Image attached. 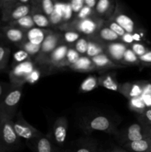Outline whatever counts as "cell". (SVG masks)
I'll return each instance as SVG.
<instances>
[{
  "label": "cell",
  "mask_w": 151,
  "mask_h": 152,
  "mask_svg": "<svg viewBox=\"0 0 151 152\" xmlns=\"http://www.w3.org/2000/svg\"><path fill=\"white\" fill-rule=\"evenodd\" d=\"M128 48V45L121 42L107 43L106 45L105 54L107 55L108 57L114 62L119 64V65H122L124 53Z\"/></svg>",
  "instance_id": "cell-15"
},
{
  "label": "cell",
  "mask_w": 151,
  "mask_h": 152,
  "mask_svg": "<svg viewBox=\"0 0 151 152\" xmlns=\"http://www.w3.org/2000/svg\"><path fill=\"white\" fill-rule=\"evenodd\" d=\"M105 25H106L107 27H108L111 31H113L115 34H116L120 38H121V37L126 33L125 31H124L119 25H118L116 22H114L113 20H112V19H108L107 21H105Z\"/></svg>",
  "instance_id": "cell-37"
},
{
  "label": "cell",
  "mask_w": 151,
  "mask_h": 152,
  "mask_svg": "<svg viewBox=\"0 0 151 152\" xmlns=\"http://www.w3.org/2000/svg\"><path fill=\"white\" fill-rule=\"evenodd\" d=\"M13 128L16 134L25 141L27 145L34 142L44 135L25 120L21 111H19L13 119Z\"/></svg>",
  "instance_id": "cell-5"
},
{
  "label": "cell",
  "mask_w": 151,
  "mask_h": 152,
  "mask_svg": "<svg viewBox=\"0 0 151 152\" xmlns=\"http://www.w3.org/2000/svg\"><path fill=\"white\" fill-rule=\"evenodd\" d=\"M96 14V12L94 11L93 9L90 8V7H87V6H84L82 7L81 10L77 13V16L76 19H86V18L91 17V16H95Z\"/></svg>",
  "instance_id": "cell-41"
},
{
  "label": "cell",
  "mask_w": 151,
  "mask_h": 152,
  "mask_svg": "<svg viewBox=\"0 0 151 152\" xmlns=\"http://www.w3.org/2000/svg\"><path fill=\"white\" fill-rule=\"evenodd\" d=\"M36 67L34 60L25 61V62L14 65L11 71L9 72L10 84L14 86H22L27 83L28 76Z\"/></svg>",
  "instance_id": "cell-7"
},
{
  "label": "cell",
  "mask_w": 151,
  "mask_h": 152,
  "mask_svg": "<svg viewBox=\"0 0 151 152\" xmlns=\"http://www.w3.org/2000/svg\"><path fill=\"white\" fill-rule=\"evenodd\" d=\"M84 6H87L91 9H94L97 4V1L96 0H84Z\"/></svg>",
  "instance_id": "cell-47"
},
{
  "label": "cell",
  "mask_w": 151,
  "mask_h": 152,
  "mask_svg": "<svg viewBox=\"0 0 151 152\" xmlns=\"http://www.w3.org/2000/svg\"><path fill=\"white\" fill-rule=\"evenodd\" d=\"M0 152H4V150H3V148H1V145H0Z\"/></svg>",
  "instance_id": "cell-49"
},
{
  "label": "cell",
  "mask_w": 151,
  "mask_h": 152,
  "mask_svg": "<svg viewBox=\"0 0 151 152\" xmlns=\"http://www.w3.org/2000/svg\"><path fill=\"white\" fill-rule=\"evenodd\" d=\"M140 65L142 66L150 67L151 68V50H148L147 53L139 57Z\"/></svg>",
  "instance_id": "cell-42"
},
{
  "label": "cell",
  "mask_w": 151,
  "mask_h": 152,
  "mask_svg": "<svg viewBox=\"0 0 151 152\" xmlns=\"http://www.w3.org/2000/svg\"><path fill=\"white\" fill-rule=\"evenodd\" d=\"M150 152H151V147H150Z\"/></svg>",
  "instance_id": "cell-51"
},
{
  "label": "cell",
  "mask_w": 151,
  "mask_h": 152,
  "mask_svg": "<svg viewBox=\"0 0 151 152\" xmlns=\"http://www.w3.org/2000/svg\"><path fill=\"white\" fill-rule=\"evenodd\" d=\"M32 152H59L49 135H43L33 143L28 145Z\"/></svg>",
  "instance_id": "cell-17"
},
{
  "label": "cell",
  "mask_w": 151,
  "mask_h": 152,
  "mask_svg": "<svg viewBox=\"0 0 151 152\" xmlns=\"http://www.w3.org/2000/svg\"><path fill=\"white\" fill-rule=\"evenodd\" d=\"M68 126V122L65 117L57 118L53 124L52 136L50 137L53 144L59 148H62L65 145Z\"/></svg>",
  "instance_id": "cell-10"
},
{
  "label": "cell",
  "mask_w": 151,
  "mask_h": 152,
  "mask_svg": "<svg viewBox=\"0 0 151 152\" xmlns=\"http://www.w3.org/2000/svg\"><path fill=\"white\" fill-rule=\"evenodd\" d=\"M65 43L63 34L51 31L45 37L41 45V50L39 53L34 58V62L36 65H41L53 50L61 44Z\"/></svg>",
  "instance_id": "cell-6"
},
{
  "label": "cell",
  "mask_w": 151,
  "mask_h": 152,
  "mask_svg": "<svg viewBox=\"0 0 151 152\" xmlns=\"http://www.w3.org/2000/svg\"><path fill=\"white\" fill-rule=\"evenodd\" d=\"M70 6L74 13H78L84 6V0H73L70 2Z\"/></svg>",
  "instance_id": "cell-43"
},
{
  "label": "cell",
  "mask_w": 151,
  "mask_h": 152,
  "mask_svg": "<svg viewBox=\"0 0 151 152\" xmlns=\"http://www.w3.org/2000/svg\"><path fill=\"white\" fill-rule=\"evenodd\" d=\"M31 6L32 9H31L30 15L35 25H36L38 28H44H44L50 27V22L49 18L42 13L40 7L37 4L36 1H31Z\"/></svg>",
  "instance_id": "cell-19"
},
{
  "label": "cell",
  "mask_w": 151,
  "mask_h": 152,
  "mask_svg": "<svg viewBox=\"0 0 151 152\" xmlns=\"http://www.w3.org/2000/svg\"><path fill=\"white\" fill-rule=\"evenodd\" d=\"M11 50L7 46L0 45V73L5 71L10 59Z\"/></svg>",
  "instance_id": "cell-28"
},
{
  "label": "cell",
  "mask_w": 151,
  "mask_h": 152,
  "mask_svg": "<svg viewBox=\"0 0 151 152\" xmlns=\"http://www.w3.org/2000/svg\"><path fill=\"white\" fill-rule=\"evenodd\" d=\"M130 48L134 52V53L138 57L142 56V55L144 54L145 53H147L150 50L148 48H147L141 42H133L130 45Z\"/></svg>",
  "instance_id": "cell-38"
},
{
  "label": "cell",
  "mask_w": 151,
  "mask_h": 152,
  "mask_svg": "<svg viewBox=\"0 0 151 152\" xmlns=\"http://www.w3.org/2000/svg\"><path fill=\"white\" fill-rule=\"evenodd\" d=\"M69 45L61 44L60 45L58 46L55 50L52 51L48 56V57L45 59L44 63L41 65H47L51 67L53 69H59L61 64L64 62L66 57V54L68 53V50L69 49Z\"/></svg>",
  "instance_id": "cell-13"
},
{
  "label": "cell",
  "mask_w": 151,
  "mask_h": 152,
  "mask_svg": "<svg viewBox=\"0 0 151 152\" xmlns=\"http://www.w3.org/2000/svg\"><path fill=\"white\" fill-rule=\"evenodd\" d=\"M99 143L92 138H80L66 147L59 148V152H97Z\"/></svg>",
  "instance_id": "cell-9"
},
{
  "label": "cell",
  "mask_w": 151,
  "mask_h": 152,
  "mask_svg": "<svg viewBox=\"0 0 151 152\" xmlns=\"http://www.w3.org/2000/svg\"><path fill=\"white\" fill-rule=\"evenodd\" d=\"M92 37H96L97 39L100 40L101 42L105 43V44L114 42L120 40V37L116 34H115L113 31H111L105 24L99 30V31L94 36H92Z\"/></svg>",
  "instance_id": "cell-24"
},
{
  "label": "cell",
  "mask_w": 151,
  "mask_h": 152,
  "mask_svg": "<svg viewBox=\"0 0 151 152\" xmlns=\"http://www.w3.org/2000/svg\"><path fill=\"white\" fill-rule=\"evenodd\" d=\"M88 46H87V56L89 58L94 57L102 53H105L107 44L97 39L94 37H88Z\"/></svg>",
  "instance_id": "cell-21"
},
{
  "label": "cell",
  "mask_w": 151,
  "mask_h": 152,
  "mask_svg": "<svg viewBox=\"0 0 151 152\" xmlns=\"http://www.w3.org/2000/svg\"><path fill=\"white\" fill-rule=\"evenodd\" d=\"M0 45H2V44H1V39H0Z\"/></svg>",
  "instance_id": "cell-50"
},
{
  "label": "cell",
  "mask_w": 151,
  "mask_h": 152,
  "mask_svg": "<svg viewBox=\"0 0 151 152\" xmlns=\"http://www.w3.org/2000/svg\"><path fill=\"white\" fill-rule=\"evenodd\" d=\"M146 81H136L120 84L119 93L124 95L127 99L141 97L143 93L144 86Z\"/></svg>",
  "instance_id": "cell-14"
},
{
  "label": "cell",
  "mask_w": 151,
  "mask_h": 152,
  "mask_svg": "<svg viewBox=\"0 0 151 152\" xmlns=\"http://www.w3.org/2000/svg\"><path fill=\"white\" fill-rule=\"evenodd\" d=\"M122 65H140V61L139 57L134 53V52L130 48H127L124 53L122 60Z\"/></svg>",
  "instance_id": "cell-32"
},
{
  "label": "cell",
  "mask_w": 151,
  "mask_h": 152,
  "mask_svg": "<svg viewBox=\"0 0 151 152\" xmlns=\"http://www.w3.org/2000/svg\"><path fill=\"white\" fill-rule=\"evenodd\" d=\"M117 126L113 119L102 113H92L85 115L79 122V126L86 134L99 131L116 135L118 134Z\"/></svg>",
  "instance_id": "cell-1"
},
{
  "label": "cell",
  "mask_w": 151,
  "mask_h": 152,
  "mask_svg": "<svg viewBox=\"0 0 151 152\" xmlns=\"http://www.w3.org/2000/svg\"><path fill=\"white\" fill-rule=\"evenodd\" d=\"M17 47L26 51L33 59L35 58L39 53L40 50H41V45H34L33 43L27 41V40H25L23 42L21 43L20 45H19Z\"/></svg>",
  "instance_id": "cell-30"
},
{
  "label": "cell",
  "mask_w": 151,
  "mask_h": 152,
  "mask_svg": "<svg viewBox=\"0 0 151 152\" xmlns=\"http://www.w3.org/2000/svg\"><path fill=\"white\" fill-rule=\"evenodd\" d=\"M0 31H1V28H0Z\"/></svg>",
  "instance_id": "cell-52"
},
{
  "label": "cell",
  "mask_w": 151,
  "mask_h": 152,
  "mask_svg": "<svg viewBox=\"0 0 151 152\" xmlns=\"http://www.w3.org/2000/svg\"><path fill=\"white\" fill-rule=\"evenodd\" d=\"M116 137L119 139L118 140L122 145L127 142L151 137L149 135L147 127L141 123H133L130 125L126 130L123 131L121 133L118 132Z\"/></svg>",
  "instance_id": "cell-8"
},
{
  "label": "cell",
  "mask_w": 151,
  "mask_h": 152,
  "mask_svg": "<svg viewBox=\"0 0 151 152\" xmlns=\"http://www.w3.org/2000/svg\"><path fill=\"white\" fill-rule=\"evenodd\" d=\"M32 6L29 4H18L9 10L1 12V19L6 23L18 20L25 16L30 14Z\"/></svg>",
  "instance_id": "cell-12"
},
{
  "label": "cell",
  "mask_w": 151,
  "mask_h": 152,
  "mask_svg": "<svg viewBox=\"0 0 151 152\" xmlns=\"http://www.w3.org/2000/svg\"><path fill=\"white\" fill-rule=\"evenodd\" d=\"M105 21L97 15L83 19H75L70 22L60 24L59 28L61 31H74L83 34L88 37L94 36L105 24Z\"/></svg>",
  "instance_id": "cell-2"
},
{
  "label": "cell",
  "mask_w": 151,
  "mask_h": 152,
  "mask_svg": "<svg viewBox=\"0 0 151 152\" xmlns=\"http://www.w3.org/2000/svg\"><path fill=\"white\" fill-rule=\"evenodd\" d=\"M129 107H130V109L134 111L135 112L138 113L139 115L143 114L147 109L142 97L133 98V99H129Z\"/></svg>",
  "instance_id": "cell-33"
},
{
  "label": "cell",
  "mask_w": 151,
  "mask_h": 152,
  "mask_svg": "<svg viewBox=\"0 0 151 152\" xmlns=\"http://www.w3.org/2000/svg\"><path fill=\"white\" fill-rule=\"evenodd\" d=\"M80 54L73 48H69L68 50V53L66 54V57L65 59L64 60V62L61 64L60 67H59V69L62 68H65V67H70L72 65H73L74 63L76 62V61L79 59Z\"/></svg>",
  "instance_id": "cell-31"
},
{
  "label": "cell",
  "mask_w": 151,
  "mask_h": 152,
  "mask_svg": "<svg viewBox=\"0 0 151 152\" xmlns=\"http://www.w3.org/2000/svg\"><path fill=\"white\" fill-rule=\"evenodd\" d=\"M97 152H128L123 148L112 147V148H102L99 145Z\"/></svg>",
  "instance_id": "cell-46"
},
{
  "label": "cell",
  "mask_w": 151,
  "mask_h": 152,
  "mask_svg": "<svg viewBox=\"0 0 151 152\" xmlns=\"http://www.w3.org/2000/svg\"><path fill=\"white\" fill-rule=\"evenodd\" d=\"M0 145L4 152H15L24 148L23 141L16 134L12 119L0 120Z\"/></svg>",
  "instance_id": "cell-3"
},
{
  "label": "cell",
  "mask_w": 151,
  "mask_h": 152,
  "mask_svg": "<svg viewBox=\"0 0 151 152\" xmlns=\"http://www.w3.org/2000/svg\"><path fill=\"white\" fill-rule=\"evenodd\" d=\"M93 63L94 64L98 71H104L107 69H115V68H121L125 67L124 65H119L113 61L111 60L108 56L105 53H102L94 57L90 58Z\"/></svg>",
  "instance_id": "cell-18"
},
{
  "label": "cell",
  "mask_w": 151,
  "mask_h": 152,
  "mask_svg": "<svg viewBox=\"0 0 151 152\" xmlns=\"http://www.w3.org/2000/svg\"><path fill=\"white\" fill-rule=\"evenodd\" d=\"M22 96V86H12L0 102V120L15 118Z\"/></svg>",
  "instance_id": "cell-4"
},
{
  "label": "cell",
  "mask_w": 151,
  "mask_h": 152,
  "mask_svg": "<svg viewBox=\"0 0 151 152\" xmlns=\"http://www.w3.org/2000/svg\"><path fill=\"white\" fill-rule=\"evenodd\" d=\"M51 31L50 29H44L34 27L26 31V40L37 45H41L47 34Z\"/></svg>",
  "instance_id": "cell-20"
},
{
  "label": "cell",
  "mask_w": 151,
  "mask_h": 152,
  "mask_svg": "<svg viewBox=\"0 0 151 152\" xmlns=\"http://www.w3.org/2000/svg\"><path fill=\"white\" fill-rule=\"evenodd\" d=\"M81 34L74 31H65L63 34L64 42L65 44H71L79 39Z\"/></svg>",
  "instance_id": "cell-39"
},
{
  "label": "cell",
  "mask_w": 151,
  "mask_h": 152,
  "mask_svg": "<svg viewBox=\"0 0 151 152\" xmlns=\"http://www.w3.org/2000/svg\"><path fill=\"white\" fill-rule=\"evenodd\" d=\"M7 25L16 27V28H20L24 31H28V30L35 27V24H34L30 14L24 16V17L18 19V20L9 22V23H7Z\"/></svg>",
  "instance_id": "cell-26"
},
{
  "label": "cell",
  "mask_w": 151,
  "mask_h": 152,
  "mask_svg": "<svg viewBox=\"0 0 151 152\" xmlns=\"http://www.w3.org/2000/svg\"><path fill=\"white\" fill-rule=\"evenodd\" d=\"M87 46H88V40L87 38L81 37L79 39L76 41V42L74 45V49L78 52L79 54H81L83 56L84 54H86L87 50Z\"/></svg>",
  "instance_id": "cell-36"
},
{
  "label": "cell",
  "mask_w": 151,
  "mask_h": 152,
  "mask_svg": "<svg viewBox=\"0 0 151 152\" xmlns=\"http://www.w3.org/2000/svg\"><path fill=\"white\" fill-rule=\"evenodd\" d=\"M150 147L151 137L127 142L122 145V148L128 152H150Z\"/></svg>",
  "instance_id": "cell-23"
},
{
  "label": "cell",
  "mask_w": 151,
  "mask_h": 152,
  "mask_svg": "<svg viewBox=\"0 0 151 152\" xmlns=\"http://www.w3.org/2000/svg\"><path fill=\"white\" fill-rule=\"evenodd\" d=\"M112 9V2L108 0H99L97 1L95 10H96V14L99 17H102L108 15V13H110V10Z\"/></svg>",
  "instance_id": "cell-29"
},
{
  "label": "cell",
  "mask_w": 151,
  "mask_h": 152,
  "mask_svg": "<svg viewBox=\"0 0 151 152\" xmlns=\"http://www.w3.org/2000/svg\"><path fill=\"white\" fill-rule=\"evenodd\" d=\"M37 4L40 7L42 13L45 16L50 17L55 10V4L54 2L51 0H43V1H37Z\"/></svg>",
  "instance_id": "cell-34"
},
{
  "label": "cell",
  "mask_w": 151,
  "mask_h": 152,
  "mask_svg": "<svg viewBox=\"0 0 151 152\" xmlns=\"http://www.w3.org/2000/svg\"><path fill=\"white\" fill-rule=\"evenodd\" d=\"M1 39L18 46L26 40V31L16 27L6 25L1 29Z\"/></svg>",
  "instance_id": "cell-11"
},
{
  "label": "cell",
  "mask_w": 151,
  "mask_h": 152,
  "mask_svg": "<svg viewBox=\"0 0 151 152\" xmlns=\"http://www.w3.org/2000/svg\"><path fill=\"white\" fill-rule=\"evenodd\" d=\"M69 68L73 71L81 73L98 71L90 58L87 56H81L79 59L76 61V62L70 66Z\"/></svg>",
  "instance_id": "cell-22"
},
{
  "label": "cell",
  "mask_w": 151,
  "mask_h": 152,
  "mask_svg": "<svg viewBox=\"0 0 151 152\" xmlns=\"http://www.w3.org/2000/svg\"><path fill=\"white\" fill-rule=\"evenodd\" d=\"M12 85L10 83H4V82H0V102L3 99L4 96L8 91L9 89L11 88Z\"/></svg>",
  "instance_id": "cell-44"
},
{
  "label": "cell",
  "mask_w": 151,
  "mask_h": 152,
  "mask_svg": "<svg viewBox=\"0 0 151 152\" xmlns=\"http://www.w3.org/2000/svg\"><path fill=\"white\" fill-rule=\"evenodd\" d=\"M139 123L147 126V127L151 128V108H147L143 114L139 116Z\"/></svg>",
  "instance_id": "cell-40"
},
{
  "label": "cell",
  "mask_w": 151,
  "mask_h": 152,
  "mask_svg": "<svg viewBox=\"0 0 151 152\" xmlns=\"http://www.w3.org/2000/svg\"><path fill=\"white\" fill-rule=\"evenodd\" d=\"M99 85L113 91H119L120 84L115 80V75L110 73H105L99 77Z\"/></svg>",
  "instance_id": "cell-25"
},
{
  "label": "cell",
  "mask_w": 151,
  "mask_h": 152,
  "mask_svg": "<svg viewBox=\"0 0 151 152\" xmlns=\"http://www.w3.org/2000/svg\"><path fill=\"white\" fill-rule=\"evenodd\" d=\"M147 129H148V132H149L150 137H151V128L147 127Z\"/></svg>",
  "instance_id": "cell-48"
},
{
  "label": "cell",
  "mask_w": 151,
  "mask_h": 152,
  "mask_svg": "<svg viewBox=\"0 0 151 152\" xmlns=\"http://www.w3.org/2000/svg\"><path fill=\"white\" fill-rule=\"evenodd\" d=\"M33 58L27 53L25 50L19 49L17 51H16L13 54V66L14 65H18L19 63L25 62V61L30 60Z\"/></svg>",
  "instance_id": "cell-35"
},
{
  "label": "cell",
  "mask_w": 151,
  "mask_h": 152,
  "mask_svg": "<svg viewBox=\"0 0 151 152\" xmlns=\"http://www.w3.org/2000/svg\"><path fill=\"white\" fill-rule=\"evenodd\" d=\"M110 19L116 22L118 25H119L125 31L126 33L133 34L134 32L139 31V30H138L136 23L131 19V17H130L126 13H123L122 11L115 10L113 15Z\"/></svg>",
  "instance_id": "cell-16"
},
{
  "label": "cell",
  "mask_w": 151,
  "mask_h": 152,
  "mask_svg": "<svg viewBox=\"0 0 151 152\" xmlns=\"http://www.w3.org/2000/svg\"><path fill=\"white\" fill-rule=\"evenodd\" d=\"M99 86V77L96 76H89L80 85L78 91L82 93L89 92L96 89Z\"/></svg>",
  "instance_id": "cell-27"
},
{
  "label": "cell",
  "mask_w": 151,
  "mask_h": 152,
  "mask_svg": "<svg viewBox=\"0 0 151 152\" xmlns=\"http://www.w3.org/2000/svg\"><path fill=\"white\" fill-rule=\"evenodd\" d=\"M120 41H121V42L127 45L128 46L131 45L134 42V40H133V34H129V33H125V34L120 38Z\"/></svg>",
  "instance_id": "cell-45"
}]
</instances>
